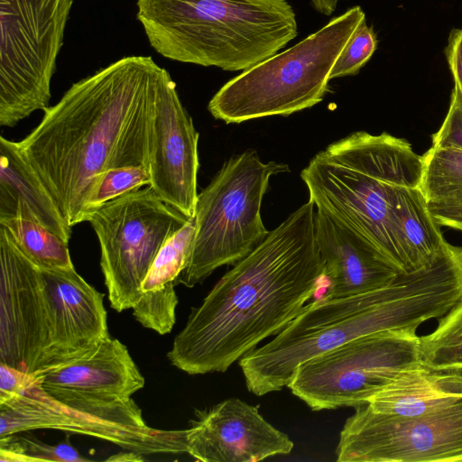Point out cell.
<instances>
[{
	"label": "cell",
	"instance_id": "cell-1",
	"mask_svg": "<svg viewBox=\"0 0 462 462\" xmlns=\"http://www.w3.org/2000/svg\"><path fill=\"white\" fill-rule=\"evenodd\" d=\"M167 73L150 56L121 58L72 84L18 142L70 227L86 221L102 172L149 169L155 106Z\"/></svg>",
	"mask_w": 462,
	"mask_h": 462
},
{
	"label": "cell",
	"instance_id": "cell-2",
	"mask_svg": "<svg viewBox=\"0 0 462 462\" xmlns=\"http://www.w3.org/2000/svg\"><path fill=\"white\" fill-rule=\"evenodd\" d=\"M309 200L226 273L193 308L167 358L191 374L225 372L277 335L325 280Z\"/></svg>",
	"mask_w": 462,
	"mask_h": 462
},
{
	"label": "cell",
	"instance_id": "cell-3",
	"mask_svg": "<svg viewBox=\"0 0 462 462\" xmlns=\"http://www.w3.org/2000/svg\"><path fill=\"white\" fill-rule=\"evenodd\" d=\"M462 300V249L445 243L430 264L398 273L388 285L307 304L277 336L239 360L249 392L262 396L290 383L303 362L355 338L417 331Z\"/></svg>",
	"mask_w": 462,
	"mask_h": 462
},
{
	"label": "cell",
	"instance_id": "cell-4",
	"mask_svg": "<svg viewBox=\"0 0 462 462\" xmlns=\"http://www.w3.org/2000/svg\"><path fill=\"white\" fill-rule=\"evenodd\" d=\"M109 336L104 294L74 266L40 267L0 226V363L38 375Z\"/></svg>",
	"mask_w": 462,
	"mask_h": 462
},
{
	"label": "cell",
	"instance_id": "cell-5",
	"mask_svg": "<svg viewBox=\"0 0 462 462\" xmlns=\"http://www.w3.org/2000/svg\"><path fill=\"white\" fill-rule=\"evenodd\" d=\"M422 157L387 133H353L318 152L300 177L310 200L365 238L398 273H408L393 216L395 188L420 187Z\"/></svg>",
	"mask_w": 462,
	"mask_h": 462
},
{
	"label": "cell",
	"instance_id": "cell-6",
	"mask_svg": "<svg viewBox=\"0 0 462 462\" xmlns=\"http://www.w3.org/2000/svg\"><path fill=\"white\" fill-rule=\"evenodd\" d=\"M152 48L171 60L245 70L298 35L286 0H137Z\"/></svg>",
	"mask_w": 462,
	"mask_h": 462
},
{
	"label": "cell",
	"instance_id": "cell-7",
	"mask_svg": "<svg viewBox=\"0 0 462 462\" xmlns=\"http://www.w3.org/2000/svg\"><path fill=\"white\" fill-rule=\"evenodd\" d=\"M365 20L359 5L335 16L294 46L244 70L210 99L208 109L227 124L289 116L321 102L332 69Z\"/></svg>",
	"mask_w": 462,
	"mask_h": 462
},
{
	"label": "cell",
	"instance_id": "cell-8",
	"mask_svg": "<svg viewBox=\"0 0 462 462\" xmlns=\"http://www.w3.org/2000/svg\"><path fill=\"white\" fill-rule=\"evenodd\" d=\"M289 171L284 163L263 162L254 150L224 163L198 194L193 247L176 285L194 287L218 267L236 264L263 241L269 231L261 206L269 180Z\"/></svg>",
	"mask_w": 462,
	"mask_h": 462
},
{
	"label": "cell",
	"instance_id": "cell-9",
	"mask_svg": "<svg viewBox=\"0 0 462 462\" xmlns=\"http://www.w3.org/2000/svg\"><path fill=\"white\" fill-rule=\"evenodd\" d=\"M73 0H0V125L45 110Z\"/></svg>",
	"mask_w": 462,
	"mask_h": 462
},
{
	"label": "cell",
	"instance_id": "cell-10",
	"mask_svg": "<svg viewBox=\"0 0 462 462\" xmlns=\"http://www.w3.org/2000/svg\"><path fill=\"white\" fill-rule=\"evenodd\" d=\"M190 218L147 186L110 200L88 217L100 247V267L110 306L132 309L142 283L165 242Z\"/></svg>",
	"mask_w": 462,
	"mask_h": 462
},
{
	"label": "cell",
	"instance_id": "cell-11",
	"mask_svg": "<svg viewBox=\"0 0 462 462\" xmlns=\"http://www.w3.org/2000/svg\"><path fill=\"white\" fill-rule=\"evenodd\" d=\"M420 347L416 331L365 335L303 362L287 387L314 411L356 408L420 364Z\"/></svg>",
	"mask_w": 462,
	"mask_h": 462
},
{
	"label": "cell",
	"instance_id": "cell-12",
	"mask_svg": "<svg viewBox=\"0 0 462 462\" xmlns=\"http://www.w3.org/2000/svg\"><path fill=\"white\" fill-rule=\"evenodd\" d=\"M42 429L97 438L143 457L187 453L186 430L149 427L132 398L93 408L76 407L46 393L36 376L22 393L0 399V438Z\"/></svg>",
	"mask_w": 462,
	"mask_h": 462
},
{
	"label": "cell",
	"instance_id": "cell-13",
	"mask_svg": "<svg viewBox=\"0 0 462 462\" xmlns=\"http://www.w3.org/2000/svg\"><path fill=\"white\" fill-rule=\"evenodd\" d=\"M337 447L338 462H462V399L405 417L355 408Z\"/></svg>",
	"mask_w": 462,
	"mask_h": 462
},
{
	"label": "cell",
	"instance_id": "cell-14",
	"mask_svg": "<svg viewBox=\"0 0 462 462\" xmlns=\"http://www.w3.org/2000/svg\"><path fill=\"white\" fill-rule=\"evenodd\" d=\"M199 133L168 72L162 83L152 122L149 187L166 204L195 217L199 167Z\"/></svg>",
	"mask_w": 462,
	"mask_h": 462
},
{
	"label": "cell",
	"instance_id": "cell-15",
	"mask_svg": "<svg viewBox=\"0 0 462 462\" xmlns=\"http://www.w3.org/2000/svg\"><path fill=\"white\" fill-rule=\"evenodd\" d=\"M186 430L187 453L203 462H256L293 448L288 435L269 423L256 406L229 398L196 413Z\"/></svg>",
	"mask_w": 462,
	"mask_h": 462
},
{
	"label": "cell",
	"instance_id": "cell-16",
	"mask_svg": "<svg viewBox=\"0 0 462 462\" xmlns=\"http://www.w3.org/2000/svg\"><path fill=\"white\" fill-rule=\"evenodd\" d=\"M36 376L50 396L80 408L128 400L145 383L125 345L111 336L85 355Z\"/></svg>",
	"mask_w": 462,
	"mask_h": 462
},
{
	"label": "cell",
	"instance_id": "cell-17",
	"mask_svg": "<svg viewBox=\"0 0 462 462\" xmlns=\"http://www.w3.org/2000/svg\"><path fill=\"white\" fill-rule=\"evenodd\" d=\"M316 237L328 287L326 299L360 294L391 283L398 273L360 235L316 208Z\"/></svg>",
	"mask_w": 462,
	"mask_h": 462
},
{
	"label": "cell",
	"instance_id": "cell-18",
	"mask_svg": "<svg viewBox=\"0 0 462 462\" xmlns=\"http://www.w3.org/2000/svg\"><path fill=\"white\" fill-rule=\"evenodd\" d=\"M36 221L69 243L72 227L40 177L23 157L18 142L0 137V219Z\"/></svg>",
	"mask_w": 462,
	"mask_h": 462
},
{
	"label": "cell",
	"instance_id": "cell-19",
	"mask_svg": "<svg viewBox=\"0 0 462 462\" xmlns=\"http://www.w3.org/2000/svg\"><path fill=\"white\" fill-rule=\"evenodd\" d=\"M196 233L190 218L162 246L141 287L142 296L132 308L135 319L160 335L171 331L176 321V281L187 267Z\"/></svg>",
	"mask_w": 462,
	"mask_h": 462
},
{
	"label": "cell",
	"instance_id": "cell-20",
	"mask_svg": "<svg viewBox=\"0 0 462 462\" xmlns=\"http://www.w3.org/2000/svg\"><path fill=\"white\" fill-rule=\"evenodd\" d=\"M462 399V371L421 363L401 371L367 402L376 412L412 417L447 408Z\"/></svg>",
	"mask_w": 462,
	"mask_h": 462
},
{
	"label": "cell",
	"instance_id": "cell-21",
	"mask_svg": "<svg viewBox=\"0 0 462 462\" xmlns=\"http://www.w3.org/2000/svg\"><path fill=\"white\" fill-rule=\"evenodd\" d=\"M393 216L396 240L408 273L430 264L445 239L420 187L398 185L395 188Z\"/></svg>",
	"mask_w": 462,
	"mask_h": 462
},
{
	"label": "cell",
	"instance_id": "cell-22",
	"mask_svg": "<svg viewBox=\"0 0 462 462\" xmlns=\"http://www.w3.org/2000/svg\"><path fill=\"white\" fill-rule=\"evenodd\" d=\"M421 157L420 189L427 203L462 207V151L431 145Z\"/></svg>",
	"mask_w": 462,
	"mask_h": 462
},
{
	"label": "cell",
	"instance_id": "cell-23",
	"mask_svg": "<svg viewBox=\"0 0 462 462\" xmlns=\"http://www.w3.org/2000/svg\"><path fill=\"white\" fill-rule=\"evenodd\" d=\"M17 247L34 263L43 268L73 267L68 243L40 223L21 218L0 219Z\"/></svg>",
	"mask_w": 462,
	"mask_h": 462
},
{
	"label": "cell",
	"instance_id": "cell-24",
	"mask_svg": "<svg viewBox=\"0 0 462 462\" xmlns=\"http://www.w3.org/2000/svg\"><path fill=\"white\" fill-rule=\"evenodd\" d=\"M420 363L462 371V300L438 319L435 329L420 337Z\"/></svg>",
	"mask_w": 462,
	"mask_h": 462
},
{
	"label": "cell",
	"instance_id": "cell-25",
	"mask_svg": "<svg viewBox=\"0 0 462 462\" xmlns=\"http://www.w3.org/2000/svg\"><path fill=\"white\" fill-rule=\"evenodd\" d=\"M150 184L149 169L143 166H123L105 171L97 179L89 195L87 219L105 203Z\"/></svg>",
	"mask_w": 462,
	"mask_h": 462
},
{
	"label": "cell",
	"instance_id": "cell-26",
	"mask_svg": "<svg viewBox=\"0 0 462 462\" xmlns=\"http://www.w3.org/2000/svg\"><path fill=\"white\" fill-rule=\"evenodd\" d=\"M88 460L69 443L48 445L39 440L16 437L15 434L0 438V461L82 462Z\"/></svg>",
	"mask_w": 462,
	"mask_h": 462
},
{
	"label": "cell",
	"instance_id": "cell-27",
	"mask_svg": "<svg viewBox=\"0 0 462 462\" xmlns=\"http://www.w3.org/2000/svg\"><path fill=\"white\" fill-rule=\"evenodd\" d=\"M377 47V37L371 26L364 20L356 28L340 55L329 79L356 75L371 59Z\"/></svg>",
	"mask_w": 462,
	"mask_h": 462
},
{
	"label": "cell",
	"instance_id": "cell-28",
	"mask_svg": "<svg viewBox=\"0 0 462 462\" xmlns=\"http://www.w3.org/2000/svg\"><path fill=\"white\" fill-rule=\"evenodd\" d=\"M431 140L433 146L462 151V92L456 84L451 92L447 116Z\"/></svg>",
	"mask_w": 462,
	"mask_h": 462
},
{
	"label": "cell",
	"instance_id": "cell-29",
	"mask_svg": "<svg viewBox=\"0 0 462 462\" xmlns=\"http://www.w3.org/2000/svg\"><path fill=\"white\" fill-rule=\"evenodd\" d=\"M35 379V374L0 363V399L22 393Z\"/></svg>",
	"mask_w": 462,
	"mask_h": 462
},
{
	"label": "cell",
	"instance_id": "cell-30",
	"mask_svg": "<svg viewBox=\"0 0 462 462\" xmlns=\"http://www.w3.org/2000/svg\"><path fill=\"white\" fill-rule=\"evenodd\" d=\"M445 55L454 83L462 92V28L450 32Z\"/></svg>",
	"mask_w": 462,
	"mask_h": 462
},
{
	"label": "cell",
	"instance_id": "cell-31",
	"mask_svg": "<svg viewBox=\"0 0 462 462\" xmlns=\"http://www.w3.org/2000/svg\"><path fill=\"white\" fill-rule=\"evenodd\" d=\"M428 209L439 226L462 231V207H440L428 204Z\"/></svg>",
	"mask_w": 462,
	"mask_h": 462
},
{
	"label": "cell",
	"instance_id": "cell-32",
	"mask_svg": "<svg viewBox=\"0 0 462 462\" xmlns=\"http://www.w3.org/2000/svg\"><path fill=\"white\" fill-rule=\"evenodd\" d=\"M339 0H311L316 11L324 15L332 14L337 9Z\"/></svg>",
	"mask_w": 462,
	"mask_h": 462
},
{
	"label": "cell",
	"instance_id": "cell-33",
	"mask_svg": "<svg viewBox=\"0 0 462 462\" xmlns=\"http://www.w3.org/2000/svg\"><path fill=\"white\" fill-rule=\"evenodd\" d=\"M144 459V457L130 452V451H125L121 454H118L116 456H113L109 457L107 460H114V461H143Z\"/></svg>",
	"mask_w": 462,
	"mask_h": 462
}]
</instances>
